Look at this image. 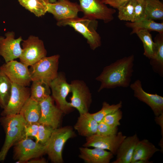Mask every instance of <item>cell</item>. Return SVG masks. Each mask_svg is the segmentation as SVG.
<instances>
[{
  "mask_svg": "<svg viewBox=\"0 0 163 163\" xmlns=\"http://www.w3.org/2000/svg\"><path fill=\"white\" fill-rule=\"evenodd\" d=\"M134 56L132 54L117 59L105 67L95 78L101 82L98 91L104 89L129 87L134 71Z\"/></svg>",
  "mask_w": 163,
  "mask_h": 163,
  "instance_id": "6da1fadb",
  "label": "cell"
},
{
  "mask_svg": "<svg viewBox=\"0 0 163 163\" xmlns=\"http://www.w3.org/2000/svg\"><path fill=\"white\" fill-rule=\"evenodd\" d=\"M0 123L5 134L4 143L0 150V162L5 160L10 149L22 138L27 122L19 114L1 116Z\"/></svg>",
  "mask_w": 163,
  "mask_h": 163,
  "instance_id": "7a4b0ae2",
  "label": "cell"
},
{
  "mask_svg": "<svg viewBox=\"0 0 163 163\" xmlns=\"http://www.w3.org/2000/svg\"><path fill=\"white\" fill-rule=\"evenodd\" d=\"M59 26H69L81 34L87 40L91 49L94 50L101 45V38L97 31L98 21L84 17L78 16L57 21Z\"/></svg>",
  "mask_w": 163,
  "mask_h": 163,
  "instance_id": "3957f363",
  "label": "cell"
},
{
  "mask_svg": "<svg viewBox=\"0 0 163 163\" xmlns=\"http://www.w3.org/2000/svg\"><path fill=\"white\" fill-rule=\"evenodd\" d=\"M72 129L69 126L54 129L48 142L45 145L46 153L52 162H63L62 152L66 141L75 135Z\"/></svg>",
  "mask_w": 163,
  "mask_h": 163,
  "instance_id": "277c9868",
  "label": "cell"
},
{
  "mask_svg": "<svg viewBox=\"0 0 163 163\" xmlns=\"http://www.w3.org/2000/svg\"><path fill=\"white\" fill-rule=\"evenodd\" d=\"M59 58V54L46 56L30 66L29 70L32 81H41L50 86L58 75Z\"/></svg>",
  "mask_w": 163,
  "mask_h": 163,
  "instance_id": "5b68a950",
  "label": "cell"
},
{
  "mask_svg": "<svg viewBox=\"0 0 163 163\" xmlns=\"http://www.w3.org/2000/svg\"><path fill=\"white\" fill-rule=\"evenodd\" d=\"M14 146L13 158L17 163H27L29 160L40 157L46 153L45 145L29 138L21 139Z\"/></svg>",
  "mask_w": 163,
  "mask_h": 163,
  "instance_id": "8992f818",
  "label": "cell"
},
{
  "mask_svg": "<svg viewBox=\"0 0 163 163\" xmlns=\"http://www.w3.org/2000/svg\"><path fill=\"white\" fill-rule=\"evenodd\" d=\"M20 61L28 67L46 56L47 51L43 41L38 37L31 35L23 40Z\"/></svg>",
  "mask_w": 163,
  "mask_h": 163,
  "instance_id": "52a82bcc",
  "label": "cell"
},
{
  "mask_svg": "<svg viewBox=\"0 0 163 163\" xmlns=\"http://www.w3.org/2000/svg\"><path fill=\"white\" fill-rule=\"evenodd\" d=\"M83 17L92 19L100 20L107 23L114 19L116 11L108 7L101 0H78Z\"/></svg>",
  "mask_w": 163,
  "mask_h": 163,
  "instance_id": "ba28073f",
  "label": "cell"
},
{
  "mask_svg": "<svg viewBox=\"0 0 163 163\" xmlns=\"http://www.w3.org/2000/svg\"><path fill=\"white\" fill-rule=\"evenodd\" d=\"M70 84L72 93L69 102L71 107L77 109L79 114L88 112L92 96L86 84L78 80L72 81Z\"/></svg>",
  "mask_w": 163,
  "mask_h": 163,
  "instance_id": "9c48e42d",
  "label": "cell"
},
{
  "mask_svg": "<svg viewBox=\"0 0 163 163\" xmlns=\"http://www.w3.org/2000/svg\"><path fill=\"white\" fill-rule=\"evenodd\" d=\"M50 86L52 97L58 107L63 113H67L72 108L69 102L66 100L69 94L71 92L70 84L66 81L65 74L58 72L57 77L50 83Z\"/></svg>",
  "mask_w": 163,
  "mask_h": 163,
  "instance_id": "30bf717a",
  "label": "cell"
},
{
  "mask_svg": "<svg viewBox=\"0 0 163 163\" xmlns=\"http://www.w3.org/2000/svg\"><path fill=\"white\" fill-rule=\"evenodd\" d=\"M28 67L14 60L5 62L0 67V69L12 83L27 87L32 81Z\"/></svg>",
  "mask_w": 163,
  "mask_h": 163,
  "instance_id": "8fae6325",
  "label": "cell"
},
{
  "mask_svg": "<svg viewBox=\"0 0 163 163\" xmlns=\"http://www.w3.org/2000/svg\"><path fill=\"white\" fill-rule=\"evenodd\" d=\"M30 97V89L27 87L12 83L10 99L1 113V116L19 114L22 107Z\"/></svg>",
  "mask_w": 163,
  "mask_h": 163,
  "instance_id": "7c38bea8",
  "label": "cell"
},
{
  "mask_svg": "<svg viewBox=\"0 0 163 163\" xmlns=\"http://www.w3.org/2000/svg\"><path fill=\"white\" fill-rule=\"evenodd\" d=\"M126 136L119 132L115 135H101L95 134L86 137L84 147L97 148L108 150L116 155L120 144Z\"/></svg>",
  "mask_w": 163,
  "mask_h": 163,
  "instance_id": "4fadbf2b",
  "label": "cell"
},
{
  "mask_svg": "<svg viewBox=\"0 0 163 163\" xmlns=\"http://www.w3.org/2000/svg\"><path fill=\"white\" fill-rule=\"evenodd\" d=\"M134 96L149 106L155 117L163 114V97L157 94L148 93L143 89L141 82L139 79L130 84Z\"/></svg>",
  "mask_w": 163,
  "mask_h": 163,
  "instance_id": "5bb4252c",
  "label": "cell"
},
{
  "mask_svg": "<svg viewBox=\"0 0 163 163\" xmlns=\"http://www.w3.org/2000/svg\"><path fill=\"white\" fill-rule=\"evenodd\" d=\"M5 36H0V56L7 62L20 58L22 52L20 44L23 40L21 36L15 39L13 31H8Z\"/></svg>",
  "mask_w": 163,
  "mask_h": 163,
  "instance_id": "9a60e30c",
  "label": "cell"
},
{
  "mask_svg": "<svg viewBox=\"0 0 163 163\" xmlns=\"http://www.w3.org/2000/svg\"><path fill=\"white\" fill-rule=\"evenodd\" d=\"M53 100L50 95L40 103L41 113L38 123L55 129L59 127L63 113L54 104Z\"/></svg>",
  "mask_w": 163,
  "mask_h": 163,
  "instance_id": "2e32d148",
  "label": "cell"
},
{
  "mask_svg": "<svg viewBox=\"0 0 163 163\" xmlns=\"http://www.w3.org/2000/svg\"><path fill=\"white\" fill-rule=\"evenodd\" d=\"M47 11L58 21L77 17L78 13L82 10L79 5L76 2L58 0L54 3H48Z\"/></svg>",
  "mask_w": 163,
  "mask_h": 163,
  "instance_id": "e0dca14e",
  "label": "cell"
},
{
  "mask_svg": "<svg viewBox=\"0 0 163 163\" xmlns=\"http://www.w3.org/2000/svg\"><path fill=\"white\" fill-rule=\"evenodd\" d=\"M79 150V157L86 163H109L113 157L111 152L99 148L90 149L83 147Z\"/></svg>",
  "mask_w": 163,
  "mask_h": 163,
  "instance_id": "ac0fdd59",
  "label": "cell"
},
{
  "mask_svg": "<svg viewBox=\"0 0 163 163\" xmlns=\"http://www.w3.org/2000/svg\"><path fill=\"white\" fill-rule=\"evenodd\" d=\"M139 139L136 133L126 137L119 146L116 158L112 163H130L134 149Z\"/></svg>",
  "mask_w": 163,
  "mask_h": 163,
  "instance_id": "d6986e66",
  "label": "cell"
},
{
  "mask_svg": "<svg viewBox=\"0 0 163 163\" xmlns=\"http://www.w3.org/2000/svg\"><path fill=\"white\" fill-rule=\"evenodd\" d=\"M74 129L79 134L86 137L96 134L98 123L88 112L79 114Z\"/></svg>",
  "mask_w": 163,
  "mask_h": 163,
  "instance_id": "ffe728a7",
  "label": "cell"
},
{
  "mask_svg": "<svg viewBox=\"0 0 163 163\" xmlns=\"http://www.w3.org/2000/svg\"><path fill=\"white\" fill-rule=\"evenodd\" d=\"M159 151V149L148 140H139L134 149L130 163L139 160L149 161L156 152Z\"/></svg>",
  "mask_w": 163,
  "mask_h": 163,
  "instance_id": "44dd1931",
  "label": "cell"
},
{
  "mask_svg": "<svg viewBox=\"0 0 163 163\" xmlns=\"http://www.w3.org/2000/svg\"><path fill=\"white\" fill-rule=\"evenodd\" d=\"M154 54L150 59V64L154 72L163 77V34H158L154 38Z\"/></svg>",
  "mask_w": 163,
  "mask_h": 163,
  "instance_id": "7402d4cb",
  "label": "cell"
},
{
  "mask_svg": "<svg viewBox=\"0 0 163 163\" xmlns=\"http://www.w3.org/2000/svg\"><path fill=\"white\" fill-rule=\"evenodd\" d=\"M41 113L40 103L30 97L21 109L20 114L27 123H38Z\"/></svg>",
  "mask_w": 163,
  "mask_h": 163,
  "instance_id": "603a6c76",
  "label": "cell"
},
{
  "mask_svg": "<svg viewBox=\"0 0 163 163\" xmlns=\"http://www.w3.org/2000/svg\"><path fill=\"white\" fill-rule=\"evenodd\" d=\"M125 25L132 29L131 34H135L136 31L140 30H145L149 32L156 31L159 34H163V22L157 23L145 17L137 21L126 22Z\"/></svg>",
  "mask_w": 163,
  "mask_h": 163,
  "instance_id": "cb8c5ba5",
  "label": "cell"
},
{
  "mask_svg": "<svg viewBox=\"0 0 163 163\" xmlns=\"http://www.w3.org/2000/svg\"><path fill=\"white\" fill-rule=\"evenodd\" d=\"M30 88V97L40 103L50 95L51 90L49 85L40 81L34 80Z\"/></svg>",
  "mask_w": 163,
  "mask_h": 163,
  "instance_id": "d4e9b609",
  "label": "cell"
},
{
  "mask_svg": "<svg viewBox=\"0 0 163 163\" xmlns=\"http://www.w3.org/2000/svg\"><path fill=\"white\" fill-rule=\"evenodd\" d=\"M19 4L25 9L40 17L47 12V3L43 0H18Z\"/></svg>",
  "mask_w": 163,
  "mask_h": 163,
  "instance_id": "484cf974",
  "label": "cell"
},
{
  "mask_svg": "<svg viewBox=\"0 0 163 163\" xmlns=\"http://www.w3.org/2000/svg\"><path fill=\"white\" fill-rule=\"evenodd\" d=\"M145 17L152 20H163V3L159 0H145Z\"/></svg>",
  "mask_w": 163,
  "mask_h": 163,
  "instance_id": "4316f807",
  "label": "cell"
},
{
  "mask_svg": "<svg viewBox=\"0 0 163 163\" xmlns=\"http://www.w3.org/2000/svg\"><path fill=\"white\" fill-rule=\"evenodd\" d=\"M12 82L0 69V107L4 109L10 98Z\"/></svg>",
  "mask_w": 163,
  "mask_h": 163,
  "instance_id": "83f0119b",
  "label": "cell"
},
{
  "mask_svg": "<svg viewBox=\"0 0 163 163\" xmlns=\"http://www.w3.org/2000/svg\"><path fill=\"white\" fill-rule=\"evenodd\" d=\"M142 41L144 49V55L149 59L153 56L155 44L150 32L145 30H140L135 33Z\"/></svg>",
  "mask_w": 163,
  "mask_h": 163,
  "instance_id": "f1b7e54d",
  "label": "cell"
},
{
  "mask_svg": "<svg viewBox=\"0 0 163 163\" xmlns=\"http://www.w3.org/2000/svg\"><path fill=\"white\" fill-rule=\"evenodd\" d=\"M122 106V102L121 101L117 104L111 105L104 101L102 103L101 109L95 113H91V115L93 118L99 123L105 116L120 109Z\"/></svg>",
  "mask_w": 163,
  "mask_h": 163,
  "instance_id": "f546056e",
  "label": "cell"
},
{
  "mask_svg": "<svg viewBox=\"0 0 163 163\" xmlns=\"http://www.w3.org/2000/svg\"><path fill=\"white\" fill-rule=\"evenodd\" d=\"M135 1L136 0H130L118 8V17L119 20L132 21Z\"/></svg>",
  "mask_w": 163,
  "mask_h": 163,
  "instance_id": "4dcf8cb0",
  "label": "cell"
},
{
  "mask_svg": "<svg viewBox=\"0 0 163 163\" xmlns=\"http://www.w3.org/2000/svg\"><path fill=\"white\" fill-rule=\"evenodd\" d=\"M54 129L50 126L39 123L37 133L35 138L36 142L45 145L50 139Z\"/></svg>",
  "mask_w": 163,
  "mask_h": 163,
  "instance_id": "1f68e13d",
  "label": "cell"
},
{
  "mask_svg": "<svg viewBox=\"0 0 163 163\" xmlns=\"http://www.w3.org/2000/svg\"><path fill=\"white\" fill-rule=\"evenodd\" d=\"M145 0H136L134 16L131 22L138 21L145 17Z\"/></svg>",
  "mask_w": 163,
  "mask_h": 163,
  "instance_id": "d6a6232c",
  "label": "cell"
},
{
  "mask_svg": "<svg viewBox=\"0 0 163 163\" xmlns=\"http://www.w3.org/2000/svg\"><path fill=\"white\" fill-rule=\"evenodd\" d=\"M122 112L120 109L106 116L101 121L110 126L117 127L120 125V121L122 118Z\"/></svg>",
  "mask_w": 163,
  "mask_h": 163,
  "instance_id": "836d02e7",
  "label": "cell"
},
{
  "mask_svg": "<svg viewBox=\"0 0 163 163\" xmlns=\"http://www.w3.org/2000/svg\"><path fill=\"white\" fill-rule=\"evenodd\" d=\"M117 127L110 126L101 121L98 123L96 134L101 135H110L117 133Z\"/></svg>",
  "mask_w": 163,
  "mask_h": 163,
  "instance_id": "e575fe53",
  "label": "cell"
},
{
  "mask_svg": "<svg viewBox=\"0 0 163 163\" xmlns=\"http://www.w3.org/2000/svg\"><path fill=\"white\" fill-rule=\"evenodd\" d=\"M39 123H27L24 126L22 138L33 137L35 138L37 133Z\"/></svg>",
  "mask_w": 163,
  "mask_h": 163,
  "instance_id": "d590c367",
  "label": "cell"
},
{
  "mask_svg": "<svg viewBox=\"0 0 163 163\" xmlns=\"http://www.w3.org/2000/svg\"><path fill=\"white\" fill-rule=\"evenodd\" d=\"M130 0H101L102 2L106 5H108L114 9H117Z\"/></svg>",
  "mask_w": 163,
  "mask_h": 163,
  "instance_id": "8d00e7d4",
  "label": "cell"
},
{
  "mask_svg": "<svg viewBox=\"0 0 163 163\" xmlns=\"http://www.w3.org/2000/svg\"><path fill=\"white\" fill-rule=\"evenodd\" d=\"M46 161L44 158L40 157L31 159L27 162V163H46Z\"/></svg>",
  "mask_w": 163,
  "mask_h": 163,
  "instance_id": "74e56055",
  "label": "cell"
},
{
  "mask_svg": "<svg viewBox=\"0 0 163 163\" xmlns=\"http://www.w3.org/2000/svg\"><path fill=\"white\" fill-rule=\"evenodd\" d=\"M151 161H145L142 160H139L136 161L134 163H150L152 162H150Z\"/></svg>",
  "mask_w": 163,
  "mask_h": 163,
  "instance_id": "f35d334b",
  "label": "cell"
},
{
  "mask_svg": "<svg viewBox=\"0 0 163 163\" xmlns=\"http://www.w3.org/2000/svg\"><path fill=\"white\" fill-rule=\"evenodd\" d=\"M49 2L50 3H54L56 2L57 0H49Z\"/></svg>",
  "mask_w": 163,
  "mask_h": 163,
  "instance_id": "ab89813d",
  "label": "cell"
},
{
  "mask_svg": "<svg viewBox=\"0 0 163 163\" xmlns=\"http://www.w3.org/2000/svg\"><path fill=\"white\" fill-rule=\"evenodd\" d=\"M43 0L45 2H47V3H49V0Z\"/></svg>",
  "mask_w": 163,
  "mask_h": 163,
  "instance_id": "60d3db41",
  "label": "cell"
},
{
  "mask_svg": "<svg viewBox=\"0 0 163 163\" xmlns=\"http://www.w3.org/2000/svg\"><path fill=\"white\" fill-rule=\"evenodd\" d=\"M160 0V1H163V0Z\"/></svg>",
  "mask_w": 163,
  "mask_h": 163,
  "instance_id": "b9f144b4",
  "label": "cell"
}]
</instances>
